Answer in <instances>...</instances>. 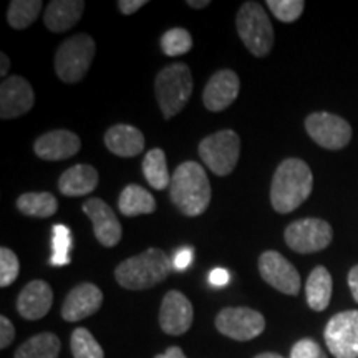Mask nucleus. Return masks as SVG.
<instances>
[{
    "label": "nucleus",
    "mask_w": 358,
    "mask_h": 358,
    "mask_svg": "<svg viewBox=\"0 0 358 358\" xmlns=\"http://www.w3.org/2000/svg\"><path fill=\"white\" fill-rule=\"evenodd\" d=\"M0 65H2V66H0V75H2V77H7L8 66H10V60H8V57L3 52L0 53Z\"/></svg>",
    "instance_id": "a19ab883"
},
{
    "label": "nucleus",
    "mask_w": 358,
    "mask_h": 358,
    "mask_svg": "<svg viewBox=\"0 0 358 358\" xmlns=\"http://www.w3.org/2000/svg\"><path fill=\"white\" fill-rule=\"evenodd\" d=\"M256 358H284V357L274 352H266V353H261V355H257Z\"/></svg>",
    "instance_id": "37998d69"
},
{
    "label": "nucleus",
    "mask_w": 358,
    "mask_h": 358,
    "mask_svg": "<svg viewBox=\"0 0 358 358\" xmlns=\"http://www.w3.org/2000/svg\"><path fill=\"white\" fill-rule=\"evenodd\" d=\"M20 272V262L15 252L7 248L0 249V287H8L17 280Z\"/></svg>",
    "instance_id": "473e14b6"
},
{
    "label": "nucleus",
    "mask_w": 358,
    "mask_h": 358,
    "mask_svg": "<svg viewBox=\"0 0 358 358\" xmlns=\"http://www.w3.org/2000/svg\"><path fill=\"white\" fill-rule=\"evenodd\" d=\"M192 259H194V250L191 248L179 249L173 259V267L178 268V271H186L192 264Z\"/></svg>",
    "instance_id": "c9c22d12"
},
{
    "label": "nucleus",
    "mask_w": 358,
    "mask_h": 358,
    "mask_svg": "<svg viewBox=\"0 0 358 358\" xmlns=\"http://www.w3.org/2000/svg\"><path fill=\"white\" fill-rule=\"evenodd\" d=\"M334 282L330 272L324 266H317L308 275L306 284L307 303L312 310L322 312L329 307L330 299H332Z\"/></svg>",
    "instance_id": "5701e85b"
},
{
    "label": "nucleus",
    "mask_w": 358,
    "mask_h": 358,
    "mask_svg": "<svg viewBox=\"0 0 358 358\" xmlns=\"http://www.w3.org/2000/svg\"><path fill=\"white\" fill-rule=\"evenodd\" d=\"M348 285H350L353 299H355V302L358 303V266H355L350 272H348Z\"/></svg>",
    "instance_id": "58836bf2"
},
{
    "label": "nucleus",
    "mask_w": 358,
    "mask_h": 358,
    "mask_svg": "<svg viewBox=\"0 0 358 358\" xmlns=\"http://www.w3.org/2000/svg\"><path fill=\"white\" fill-rule=\"evenodd\" d=\"M267 7L274 13L275 19L284 24H292L302 15L306 3L302 0H268Z\"/></svg>",
    "instance_id": "2f4dec72"
},
{
    "label": "nucleus",
    "mask_w": 358,
    "mask_h": 358,
    "mask_svg": "<svg viewBox=\"0 0 358 358\" xmlns=\"http://www.w3.org/2000/svg\"><path fill=\"white\" fill-rule=\"evenodd\" d=\"M83 10V0H53L45 10L43 24L53 34H64L78 24Z\"/></svg>",
    "instance_id": "aec40b11"
},
{
    "label": "nucleus",
    "mask_w": 358,
    "mask_h": 358,
    "mask_svg": "<svg viewBox=\"0 0 358 358\" xmlns=\"http://www.w3.org/2000/svg\"><path fill=\"white\" fill-rule=\"evenodd\" d=\"M259 272L271 287L282 294L297 295L301 290V275L297 268L277 250H266L259 257Z\"/></svg>",
    "instance_id": "f8f14e48"
},
{
    "label": "nucleus",
    "mask_w": 358,
    "mask_h": 358,
    "mask_svg": "<svg viewBox=\"0 0 358 358\" xmlns=\"http://www.w3.org/2000/svg\"><path fill=\"white\" fill-rule=\"evenodd\" d=\"M118 209L127 217L153 214L156 211V199L150 191H146L140 185H128L120 194Z\"/></svg>",
    "instance_id": "b1692460"
},
{
    "label": "nucleus",
    "mask_w": 358,
    "mask_h": 358,
    "mask_svg": "<svg viewBox=\"0 0 358 358\" xmlns=\"http://www.w3.org/2000/svg\"><path fill=\"white\" fill-rule=\"evenodd\" d=\"M237 34L254 57H266L274 47V27L259 2H245L236 17Z\"/></svg>",
    "instance_id": "39448f33"
},
{
    "label": "nucleus",
    "mask_w": 358,
    "mask_h": 358,
    "mask_svg": "<svg viewBox=\"0 0 358 358\" xmlns=\"http://www.w3.org/2000/svg\"><path fill=\"white\" fill-rule=\"evenodd\" d=\"M187 6L192 8H204L209 6V0H187Z\"/></svg>",
    "instance_id": "79ce46f5"
},
{
    "label": "nucleus",
    "mask_w": 358,
    "mask_h": 358,
    "mask_svg": "<svg viewBox=\"0 0 358 358\" xmlns=\"http://www.w3.org/2000/svg\"><path fill=\"white\" fill-rule=\"evenodd\" d=\"M96 45L87 34L66 38L55 53L57 77L65 83H78L92 65Z\"/></svg>",
    "instance_id": "423d86ee"
},
{
    "label": "nucleus",
    "mask_w": 358,
    "mask_h": 358,
    "mask_svg": "<svg viewBox=\"0 0 358 358\" xmlns=\"http://www.w3.org/2000/svg\"><path fill=\"white\" fill-rule=\"evenodd\" d=\"M35 93L32 85L22 77H8L0 85V116L13 120L34 108Z\"/></svg>",
    "instance_id": "4468645a"
},
{
    "label": "nucleus",
    "mask_w": 358,
    "mask_h": 358,
    "mask_svg": "<svg viewBox=\"0 0 358 358\" xmlns=\"http://www.w3.org/2000/svg\"><path fill=\"white\" fill-rule=\"evenodd\" d=\"M83 213L93 224L96 241L105 248H115L122 241V222L115 216L113 209L100 198H90L83 204Z\"/></svg>",
    "instance_id": "2eb2a0df"
},
{
    "label": "nucleus",
    "mask_w": 358,
    "mask_h": 358,
    "mask_svg": "<svg viewBox=\"0 0 358 358\" xmlns=\"http://www.w3.org/2000/svg\"><path fill=\"white\" fill-rule=\"evenodd\" d=\"M155 358H186V355L179 347H169L166 352L159 353V355H156Z\"/></svg>",
    "instance_id": "ea45409f"
},
{
    "label": "nucleus",
    "mask_w": 358,
    "mask_h": 358,
    "mask_svg": "<svg viewBox=\"0 0 358 358\" xmlns=\"http://www.w3.org/2000/svg\"><path fill=\"white\" fill-rule=\"evenodd\" d=\"M105 145L120 158H134L145 150V136L131 124H115L105 133Z\"/></svg>",
    "instance_id": "412c9836"
},
{
    "label": "nucleus",
    "mask_w": 358,
    "mask_h": 358,
    "mask_svg": "<svg viewBox=\"0 0 358 358\" xmlns=\"http://www.w3.org/2000/svg\"><path fill=\"white\" fill-rule=\"evenodd\" d=\"M199 156L214 174L227 176L234 171L241 156L239 134L232 129H221L204 138L199 143Z\"/></svg>",
    "instance_id": "0eeeda50"
},
{
    "label": "nucleus",
    "mask_w": 358,
    "mask_h": 358,
    "mask_svg": "<svg viewBox=\"0 0 358 358\" xmlns=\"http://www.w3.org/2000/svg\"><path fill=\"white\" fill-rule=\"evenodd\" d=\"M216 329L237 342H248L259 337L266 329V319L261 312L249 307L222 308L216 317Z\"/></svg>",
    "instance_id": "1a4fd4ad"
},
{
    "label": "nucleus",
    "mask_w": 358,
    "mask_h": 358,
    "mask_svg": "<svg viewBox=\"0 0 358 358\" xmlns=\"http://www.w3.org/2000/svg\"><path fill=\"white\" fill-rule=\"evenodd\" d=\"M194 320V310L189 299L179 290H169L159 308V325L164 334L182 335L189 330Z\"/></svg>",
    "instance_id": "ddd939ff"
},
{
    "label": "nucleus",
    "mask_w": 358,
    "mask_h": 358,
    "mask_svg": "<svg viewBox=\"0 0 358 358\" xmlns=\"http://www.w3.org/2000/svg\"><path fill=\"white\" fill-rule=\"evenodd\" d=\"M192 48V37L186 29H171L161 37V50L168 57L185 55Z\"/></svg>",
    "instance_id": "7c9ffc66"
},
{
    "label": "nucleus",
    "mask_w": 358,
    "mask_h": 358,
    "mask_svg": "<svg viewBox=\"0 0 358 358\" xmlns=\"http://www.w3.org/2000/svg\"><path fill=\"white\" fill-rule=\"evenodd\" d=\"M169 196L185 216H201L211 203V185L204 168L194 161L179 164L171 176Z\"/></svg>",
    "instance_id": "f03ea898"
},
{
    "label": "nucleus",
    "mask_w": 358,
    "mask_h": 358,
    "mask_svg": "<svg viewBox=\"0 0 358 358\" xmlns=\"http://www.w3.org/2000/svg\"><path fill=\"white\" fill-rule=\"evenodd\" d=\"M98 181L100 178L95 168L90 164H75L58 179V189L69 198H78V196H87L95 191Z\"/></svg>",
    "instance_id": "4be33fe9"
},
{
    "label": "nucleus",
    "mask_w": 358,
    "mask_h": 358,
    "mask_svg": "<svg viewBox=\"0 0 358 358\" xmlns=\"http://www.w3.org/2000/svg\"><path fill=\"white\" fill-rule=\"evenodd\" d=\"M241 80L236 71L219 70L206 83L203 93L204 106L213 113L229 108L236 98L239 96Z\"/></svg>",
    "instance_id": "dca6fc26"
},
{
    "label": "nucleus",
    "mask_w": 358,
    "mask_h": 358,
    "mask_svg": "<svg viewBox=\"0 0 358 358\" xmlns=\"http://www.w3.org/2000/svg\"><path fill=\"white\" fill-rule=\"evenodd\" d=\"M15 338V327L6 315L0 317V348L6 350Z\"/></svg>",
    "instance_id": "f704fd0d"
},
{
    "label": "nucleus",
    "mask_w": 358,
    "mask_h": 358,
    "mask_svg": "<svg viewBox=\"0 0 358 358\" xmlns=\"http://www.w3.org/2000/svg\"><path fill=\"white\" fill-rule=\"evenodd\" d=\"M290 358H327L325 352L315 340L303 338L299 340L290 350Z\"/></svg>",
    "instance_id": "72a5a7b5"
},
{
    "label": "nucleus",
    "mask_w": 358,
    "mask_h": 358,
    "mask_svg": "<svg viewBox=\"0 0 358 358\" xmlns=\"http://www.w3.org/2000/svg\"><path fill=\"white\" fill-rule=\"evenodd\" d=\"M332 226L319 217H306L290 222L284 232L285 244L299 254L324 250L332 243Z\"/></svg>",
    "instance_id": "6e6552de"
},
{
    "label": "nucleus",
    "mask_w": 358,
    "mask_h": 358,
    "mask_svg": "<svg viewBox=\"0 0 358 358\" xmlns=\"http://www.w3.org/2000/svg\"><path fill=\"white\" fill-rule=\"evenodd\" d=\"M173 262L164 250L146 249L140 256L129 257L115 268L116 282L128 290H146L158 285L171 274Z\"/></svg>",
    "instance_id": "7ed1b4c3"
},
{
    "label": "nucleus",
    "mask_w": 358,
    "mask_h": 358,
    "mask_svg": "<svg viewBox=\"0 0 358 358\" xmlns=\"http://www.w3.org/2000/svg\"><path fill=\"white\" fill-rule=\"evenodd\" d=\"M52 259L50 264L55 267L70 264L71 250V232L64 224H55L52 229Z\"/></svg>",
    "instance_id": "c756f323"
},
{
    "label": "nucleus",
    "mask_w": 358,
    "mask_h": 358,
    "mask_svg": "<svg viewBox=\"0 0 358 358\" xmlns=\"http://www.w3.org/2000/svg\"><path fill=\"white\" fill-rule=\"evenodd\" d=\"M103 303V292L95 284H80L66 295L62 317L66 322H80L100 310Z\"/></svg>",
    "instance_id": "f3484780"
},
{
    "label": "nucleus",
    "mask_w": 358,
    "mask_h": 358,
    "mask_svg": "<svg viewBox=\"0 0 358 358\" xmlns=\"http://www.w3.org/2000/svg\"><path fill=\"white\" fill-rule=\"evenodd\" d=\"M60 348V338L55 334L43 332L22 343L17 348L15 358H58Z\"/></svg>",
    "instance_id": "393cba45"
},
{
    "label": "nucleus",
    "mask_w": 358,
    "mask_h": 358,
    "mask_svg": "<svg viewBox=\"0 0 358 358\" xmlns=\"http://www.w3.org/2000/svg\"><path fill=\"white\" fill-rule=\"evenodd\" d=\"M17 208L25 216L45 219L58 211V201L50 192H25L17 199Z\"/></svg>",
    "instance_id": "bb28decb"
},
{
    "label": "nucleus",
    "mask_w": 358,
    "mask_h": 358,
    "mask_svg": "<svg viewBox=\"0 0 358 358\" xmlns=\"http://www.w3.org/2000/svg\"><path fill=\"white\" fill-rule=\"evenodd\" d=\"M143 174H145L148 185L153 187V189L163 191L171 185L166 155H164L161 148H153L150 153H146L145 159H143Z\"/></svg>",
    "instance_id": "a878e982"
},
{
    "label": "nucleus",
    "mask_w": 358,
    "mask_h": 358,
    "mask_svg": "<svg viewBox=\"0 0 358 358\" xmlns=\"http://www.w3.org/2000/svg\"><path fill=\"white\" fill-rule=\"evenodd\" d=\"M146 3V0H120L118 8L123 15H131V13L140 10L141 7H145Z\"/></svg>",
    "instance_id": "4c0bfd02"
},
{
    "label": "nucleus",
    "mask_w": 358,
    "mask_h": 358,
    "mask_svg": "<svg viewBox=\"0 0 358 358\" xmlns=\"http://www.w3.org/2000/svg\"><path fill=\"white\" fill-rule=\"evenodd\" d=\"M71 353L75 358H105V352L92 332L83 327L71 334Z\"/></svg>",
    "instance_id": "c85d7f7f"
},
{
    "label": "nucleus",
    "mask_w": 358,
    "mask_h": 358,
    "mask_svg": "<svg viewBox=\"0 0 358 358\" xmlns=\"http://www.w3.org/2000/svg\"><path fill=\"white\" fill-rule=\"evenodd\" d=\"M229 280L231 275L226 268H214V271H211V274H209V284L213 287H224V285L229 284Z\"/></svg>",
    "instance_id": "e433bc0d"
},
{
    "label": "nucleus",
    "mask_w": 358,
    "mask_h": 358,
    "mask_svg": "<svg viewBox=\"0 0 358 358\" xmlns=\"http://www.w3.org/2000/svg\"><path fill=\"white\" fill-rule=\"evenodd\" d=\"M308 136L325 150L337 151L345 148L352 140V127L342 116L325 113H312L306 120Z\"/></svg>",
    "instance_id": "9b49d317"
},
{
    "label": "nucleus",
    "mask_w": 358,
    "mask_h": 358,
    "mask_svg": "<svg viewBox=\"0 0 358 358\" xmlns=\"http://www.w3.org/2000/svg\"><path fill=\"white\" fill-rule=\"evenodd\" d=\"M324 335L327 347L335 358H358V310L334 315Z\"/></svg>",
    "instance_id": "9d476101"
},
{
    "label": "nucleus",
    "mask_w": 358,
    "mask_h": 358,
    "mask_svg": "<svg viewBox=\"0 0 358 358\" xmlns=\"http://www.w3.org/2000/svg\"><path fill=\"white\" fill-rule=\"evenodd\" d=\"M313 187V176L306 161L287 158L277 166L271 185V204L277 213L289 214L306 203Z\"/></svg>",
    "instance_id": "f257e3e1"
},
{
    "label": "nucleus",
    "mask_w": 358,
    "mask_h": 358,
    "mask_svg": "<svg viewBox=\"0 0 358 358\" xmlns=\"http://www.w3.org/2000/svg\"><path fill=\"white\" fill-rule=\"evenodd\" d=\"M52 303L53 292L50 285L43 280H32L17 299V310L27 320H40L50 312Z\"/></svg>",
    "instance_id": "6ab92c4d"
},
{
    "label": "nucleus",
    "mask_w": 358,
    "mask_h": 358,
    "mask_svg": "<svg viewBox=\"0 0 358 358\" xmlns=\"http://www.w3.org/2000/svg\"><path fill=\"white\" fill-rule=\"evenodd\" d=\"M43 3L40 0H12L8 6V25L15 30H24L37 20Z\"/></svg>",
    "instance_id": "cd10ccee"
},
{
    "label": "nucleus",
    "mask_w": 358,
    "mask_h": 358,
    "mask_svg": "<svg viewBox=\"0 0 358 358\" xmlns=\"http://www.w3.org/2000/svg\"><path fill=\"white\" fill-rule=\"evenodd\" d=\"M192 88V73L186 64H173L159 71L155 80V93L164 118H173L185 108Z\"/></svg>",
    "instance_id": "20e7f679"
},
{
    "label": "nucleus",
    "mask_w": 358,
    "mask_h": 358,
    "mask_svg": "<svg viewBox=\"0 0 358 358\" xmlns=\"http://www.w3.org/2000/svg\"><path fill=\"white\" fill-rule=\"evenodd\" d=\"M82 148L78 134L69 129H53L42 134L34 145L35 155L45 161H64L75 156Z\"/></svg>",
    "instance_id": "a211bd4d"
}]
</instances>
